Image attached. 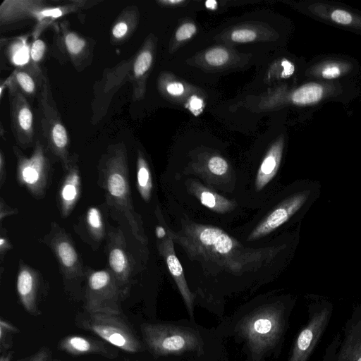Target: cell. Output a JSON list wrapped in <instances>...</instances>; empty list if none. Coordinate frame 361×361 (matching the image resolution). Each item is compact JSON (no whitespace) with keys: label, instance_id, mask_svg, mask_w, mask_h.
Masks as SVG:
<instances>
[{"label":"cell","instance_id":"obj_1","mask_svg":"<svg viewBox=\"0 0 361 361\" xmlns=\"http://www.w3.org/2000/svg\"><path fill=\"white\" fill-rule=\"evenodd\" d=\"M167 220L186 281L203 290L257 286L283 269L290 254V235L259 245L243 243L228 229L197 221L166 199Z\"/></svg>","mask_w":361,"mask_h":361},{"label":"cell","instance_id":"obj_2","mask_svg":"<svg viewBox=\"0 0 361 361\" xmlns=\"http://www.w3.org/2000/svg\"><path fill=\"white\" fill-rule=\"evenodd\" d=\"M161 180L166 199L197 221L231 229L246 217L248 210L237 200L218 192L197 178L164 174Z\"/></svg>","mask_w":361,"mask_h":361},{"label":"cell","instance_id":"obj_3","mask_svg":"<svg viewBox=\"0 0 361 361\" xmlns=\"http://www.w3.org/2000/svg\"><path fill=\"white\" fill-rule=\"evenodd\" d=\"M310 194V190L294 186L281 188L252 217L228 230L245 244H264L282 235L281 231L302 209Z\"/></svg>","mask_w":361,"mask_h":361},{"label":"cell","instance_id":"obj_4","mask_svg":"<svg viewBox=\"0 0 361 361\" xmlns=\"http://www.w3.org/2000/svg\"><path fill=\"white\" fill-rule=\"evenodd\" d=\"M288 310V302L279 298L260 305L239 321L238 334L253 359H261L279 345L285 333Z\"/></svg>","mask_w":361,"mask_h":361},{"label":"cell","instance_id":"obj_5","mask_svg":"<svg viewBox=\"0 0 361 361\" xmlns=\"http://www.w3.org/2000/svg\"><path fill=\"white\" fill-rule=\"evenodd\" d=\"M86 1H73L60 5H48L44 1H4L0 7L1 26H9L25 20L37 21L36 32L56 18L78 11Z\"/></svg>","mask_w":361,"mask_h":361},{"label":"cell","instance_id":"obj_6","mask_svg":"<svg viewBox=\"0 0 361 361\" xmlns=\"http://www.w3.org/2000/svg\"><path fill=\"white\" fill-rule=\"evenodd\" d=\"M142 331L148 348L156 355H180L202 349L201 338L190 329L169 324H145Z\"/></svg>","mask_w":361,"mask_h":361},{"label":"cell","instance_id":"obj_7","mask_svg":"<svg viewBox=\"0 0 361 361\" xmlns=\"http://www.w3.org/2000/svg\"><path fill=\"white\" fill-rule=\"evenodd\" d=\"M126 157L122 148L115 149L106 162V185L113 205L118 208L130 223L133 233L142 243L147 241L143 229L137 224L136 214L131 204L129 184L127 178ZM129 223V224H130Z\"/></svg>","mask_w":361,"mask_h":361},{"label":"cell","instance_id":"obj_8","mask_svg":"<svg viewBox=\"0 0 361 361\" xmlns=\"http://www.w3.org/2000/svg\"><path fill=\"white\" fill-rule=\"evenodd\" d=\"M155 216L158 221L154 228L158 252L183 298L189 315L192 317L196 295L191 291L186 281L183 265L177 255L175 244L170 233L166 215L161 208L157 210Z\"/></svg>","mask_w":361,"mask_h":361},{"label":"cell","instance_id":"obj_9","mask_svg":"<svg viewBox=\"0 0 361 361\" xmlns=\"http://www.w3.org/2000/svg\"><path fill=\"white\" fill-rule=\"evenodd\" d=\"M39 97L43 136L51 150L66 164L68 135L54 102L49 83L45 78L42 82Z\"/></svg>","mask_w":361,"mask_h":361},{"label":"cell","instance_id":"obj_10","mask_svg":"<svg viewBox=\"0 0 361 361\" xmlns=\"http://www.w3.org/2000/svg\"><path fill=\"white\" fill-rule=\"evenodd\" d=\"M332 312L333 305L327 302L310 308L308 321L298 333L288 361H308L329 323Z\"/></svg>","mask_w":361,"mask_h":361},{"label":"cell","instance_id":"obj_11","mask_svg":"<svg viewBox=\"0 0 361 361\" xmlns=\"http://www.w3.org/2000/svg\"><path fill=\"white\" fill-rule=\"evenodd\" d=\"M118 314L90 312L87 326L97 336L121 350L136 353L141 350L137 338Z\"/></svg>","mask_w":361,"mask_h":361},{"label":"cell","instance_id":"obj_12","mask_svg":"<svg viewBox=\"0 0 361 361\" xmlns=\"http://www.w3.org/2000/svg\"><path fill=\"white\" fill-rule=\"evenodd\" d=\"M324 357V361H361V305L353 310Z\"/></svg>","mask_w":361,"mask_h":361},{"label":"cell","instance_id":"obj_13","mask_svg":"<svg viewBox=\"0 0 361 361\" xmlns=\"http://www.w3.org/2000/svg\"><path fill=\"white\" fill-rule=\"evenodd\" d=\"M18 157V176L20 182L32 193L40 195L45 188L49 171V161L42 145L37 140L35 149L30 157H25L13 147Z\"/></svg>","mask_w":361,"mask_h":361},{"label":"cell","instance_id":"obj_14","mask_svg":"<svg viewBox=\"0 0 361 361\" xmlns=\"http://www.w3.org/2000/svg\"><path fill=\"white\" fill-rule=\"evenodd\" d=\"M117 293L109 271H94L88 279L87 309L90 312L118 314Z\"/></svg>","mask_w":361,"mask_h":361},{"label":"cell","instance_id":"obj_15","mask_svg":"<svg viewBox=\"0 0 361 361\" xmlns=\"http://www.w3.org/2000/svg\"><path fill=\"white\" fill-rule=\"evenodd\" d=\"M9 90L11 126L17 142L22 145H30L34 138V116L31 106L20 92Z\"/></svg>","mask_w":361,"mask_h":361},{"label":"cell","instance_id":"obj_16","mask_svg":"<svg viewBox=\"0 0 361 361\" xmlns=\"http://www.w3.org/2000/svg\"><path fill=\"white\" fill-rule=\"evenodd\" d=\"M45 77L38 78L27 68H18L5 80V87L17 90L25 97H34L37 91H40Z\"/></svg>","mask_w":361,"mask_h":361},{"label":"cell","instance_id":"obj_17","mask_svg":"<svg viewBox=\"0 0 361 361\" xmlns=\"http://www.w3.org/2000/svg\"><path fill=\"white\" fill-rule=\"evenodd\" d=\"M37 285L34 271L27 267L20 268L17 277V290L23 306L30 312L36 310Z\"/></svg>","mask_w":361,"mask_h":361},{"label":"cell","instance_id":"obj_18","mask_svg":"<svg viewBox=\"0 0 361 361\" xmlns=\"http://www.w3.org/2000/svg\"><path fill=\"white\" fill-rule=\"evenodd\" d=\"M137 185L142 200L149 203L155 195L154 177L148 161L140 152L137 160Z\"/></svg>","mask_w":361,"mask_h":361},{"label":"cell","instance_id":"obj_19","mask_svg":"<svg viewBox=\"0 0 361 361\" xmlns=\"http://www.w3.org/2000/svg\"><path fill=\"white\" fill-rule=\"evenodd\" d=\"M80 176L76 169L72 168L65 178L60 190L61 209L66 216L73 209L80 194Z\"/></svg>","mask_w":361,"mask_h":361},{"label":"cell","instance_id":"obj_20","mask_svg":"<svg viewBox=\"0 0 361 361\" xmlns=\"http://www.w3.org/2000/svg\"><path fill=\"white\" fill-rule=\"evenodd\" d=\"M109 262L116 278L124 281L130 276V263L124 247L111 245L109 254Z\"/></svg>","mask_w":361,"mask_h":361},{"label":"cell","instance_id":"obj_21","mask_svg":"<svg viewBox=\"0 0 361 361\" xmlns=\"http://www.w3.org/2000/svg\"><path fill=\"white\" fill-rule=\"evenodd\" d=\"M61 30V44L68 56L74 61L84 56L87 49L85 39L68 29L63 28Z\"/></svg>","mask_w":361,"mask_h":361},{"label":"cell","instance_id":"obj_22","mask_svg":"<svg viewBox=\"0 0 361 361\" xmlns=\"http://www.w3.org/2000/svg\"><path fill=\"white\" fill-rule=\"evenodd\" d=\"M323 93L322 85L309 83L295 90L290 96V100L297 105H310L318 102L322 98Z\"/></svg>","mask_w":361,"mask_h":361},{"label":"cell","instance_id":"obj_23","mask_svg":"<svg viewBox=\"0 0 361 361\" xmlns=\"http://www.w3.org/2000/svg\"><path fill=\"white\" fill-rule=\"evenodd\" d=\"M153 62V54L150 49L145 47L137 54L133 66V75L134 89L136 85L140 86L141 81L151 68Z\"/></svg>","mask_w":361,"mask_h":361},{"label":"cell","instance_id":"obj_24","mask_svg":"<svg viewBox=\"0 0 361 361\" xmlns=\"http://www.w3.org/2000/svg\"><path fill=\"white\" fill-rule=\"evenodd\" d=\"M56 255L68 272L74 271L78 264V255L72 244L65 238H60L54 243Z\"/></svg>","mask_w":361,"mask_h":361},{"label":"cell","instance_id":"obj_25","mask_svg":"<svg viewBox=\"0 0 361 361\" xmlns=\"http://www.w3.org/2000/svg\"><path fill=\"white\" fill-rule=\"evenodd\" d=\"M46 48L45 42L41 39H35L30 46L27 68L39 78H44L39 68V63L44 56Z\"/></svg>","mask_w":361,"mask_h":361},{"label":"cell","instance_id":"obj_26","mask_svg":"<svg viewBox=\"0 0 361 361\" xmlns=\"http://www.w3.org/2000/svg\"><path fill=\"white\" fill-rule=\"evenodd\" d=\"M30 48L25 39H19L8 47V55L12 63L21 66L29 63Z\"/></svg>","mask_w":361,"mask_h":361},{"label":"cell","instance_id":"obj_27","mask_svg":"<svg viewBox=\"0 0 361 361\" xmlns=\"http://www.w3.org/2000/svg\"><path fill=\"white\" fill-rule=\"evenodd\" d=\"M62 347L75 354L90 353L94 349V345L90 341L76 336L66 338L62 342Z\"/></svg>","mask_w":361,"mask_h":361},{"label":"cell","instance_id":"obj_28","mask_svg":"<svg viewBox=\"0 0 361 361\" xmlns=\"http://www.w3.org/2000/svg\"><path fill=\"white\" fill-rule=\"evenodd\" d=\"M204 60L212 66H221L226 63L229 59L226 49L221 47H214L208 50L204 54Z\"/></svg>","mask_w":361,"mask_h":361},{"label":"cell","instance_id":"obj_29","mask_svg":"<svg viewBox=\"0 0 361 361\" xmlns=\"http://www.w3.org/2000/svg\"><path fill=\"white\" fill-rule=\"evenodd\" d=\"M87 222L91 231L100 238L102 235L103 222L101 213L97 207H92L88 209Z\"/></svg>","mask_w":361,"mask_h":361},{"label":"cell","instance_id":"obj_30","mask_svg":"<svg viewBox=\"0 0 361 361\" xmlns=\"http://www.w3.org/2000/svg\"><path fill=\"white\" fill-rule=\"evenodd\" d=\"M126 17L120 18V20L116 22L112 27L111 35L116 40L123 39L130 32V25L127 23L128 20Z\"/></svg>","mask_w":361,"mask_h":361},{"label":"cell","instance_id":"obj_31","mask_svg":"<svg viewBox=\"0 0 361 361\" xmlns=\"http://www.w3.org/2000/svg\"><path fill=\"white\" fill-rule=\"evenodd\" d=\"M197 27L192 23H186L181 25L176 32V39L178 41H183L192 37L196 32Z\"/></svg>","mask_w":361,"mask_h":361},{"label":"cell","instance_id":"obj_32","mask_svg":"<svg viewBox=\"0 0 361 361\" xmlns=\"http://www.w3.org/2000/svg\"><path fill=\"white\" fill-rule=\"evenodd\" d=\"M256 37L254 31L248 29H239L232 32L231 39L235 42H247Z\"/></svg>","mask_w":361,"mask_h":361},{"label":"cell","instance_id":"obj_33","mask_svg":"<svg viewBox=\"0 0 361 361\" xmlns=\"http://www.w3.org/2000/svg\"><path fill=\"white\" fill-rule=\"evenodd\" d=\"M331 18L334 22L341 25H349L353 21V17L346 11L336 9L331 13Z\"/></svg>","mask_w":361,"mask_h":361},{"label":"cell","instance_id":"obj_34","mask_svg":"<svg viewBox=\"0 0 361 361\" xmlns=\"http://www.w3.org/2000/svg\"><path fill=\"white\" fill-rule=\"evenodd\" d=\"M166 91L172 96H180L184 93V86L178 82H171L166 86Z\"/></svg>","mask_w":361,"mask_h":361},{"label":"cell","instance_id":"obj_35","mask_svg":"<svg viewBox=\"0 0 361 361\" xmlns=\"http://www.w3.org/2000/svg\"><path fill=\"white\" fill-rule=\"evenodd\" d=\"M341 75V70L336 66H328L322 71V76L325 79H334Z\"/></svg>","mask_w":361,"mask_h":361},{"label":"cell","instance_id":"obj_36","mask_svg":"<svg viewBox=\"0 0 361 361\" xmlns=\"http://www.w3.org/2000/svg\"><path fill=\"white\" fill-rule=\"evenodd\" d=\"M203 103L201 99L194 97L190 101V109L192 111H199L202 107Z\"/></svg>","mask_w":361,"mask_h":361},{"label":"cell","instance_id":"obj_37","mask_svg":"<svg viewBox=\"0 0 361 361\" xmlns=\"http://www.w3.org/2000/svg\"><path fill=\"white\" fill-rule=\"evenodd\" d=\"M9 247V245L7 242V240L4 238V237H1L0 238V247L1 251L3 252L4 250H6Z\"/></svg>","mask_w":361,"mask_h":361},{"label":"cell","instance_id":"obj_38","mask_svg":"<svg viewBox=\"0 0 361 361\" xmlns=\"http://www.w3.org/2000/svg\"><path fill=\"white\" fill-rule=\"evenodd\" d=\"M205 4L207 8L213 10L216 8V2L215 1H208Z\"/></svg>","mask_w":361,"mask_h":361}]
</instances>
